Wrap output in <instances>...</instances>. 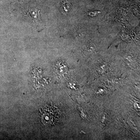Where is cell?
I'll return each mask as SVG.
<instances>
[{
  "label": "cell",
  "mask_w": 140,
  "mask_h": 140,
  "mask_svg": "<svg viewBox=\"0 0 140 140\" xmlns=\"http://www.w3.org/2000/svg\"><path fill=\"white\" fill-rule=\"evenodd\" d=\"M70 3L68 1H65L62 4V7L64 9V11L67 12L68 11L70 8Z\"/></svg>",
  "instance_id": "cell-1"
},
{
  "label": "cell",
  "mask_w": 140,
  "mask_h": 140,
  "mask_svg": "<svg viewBox=\"0 0 140 140\" xmlns=\"http://www.w3.org/2000/svg\"><path fill=\"white\" fill-rule=\"evenodd\" d=\"M99 12H91L89 13L88 14L90 15V16H96L97 14H98V13H99Z\"/></svg>",
  "instance_id": "cell-2"
}]
</instances>
